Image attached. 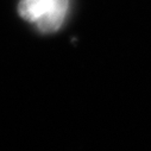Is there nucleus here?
Wrapping results in <instances>:
<instances>
[{
    "instance_id": "1",
    "label": "nucleus",
    "mask_w": 151,
    "mask_h": 151,
    "mask_svg": "<svg viewBox=\"0 0 151 151\" xmlns=\"http://www.w3.org/2000/svg\"><path fill=\"white\" fill-rule=\"evenodd\" d=\"M69 11V0H20V17L44 33L57 31Z\"/></svg>"
}]
</instances>
